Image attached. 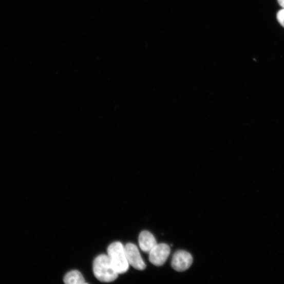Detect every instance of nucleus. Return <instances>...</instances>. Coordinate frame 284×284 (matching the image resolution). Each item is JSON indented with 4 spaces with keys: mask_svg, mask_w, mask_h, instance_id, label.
I'll return each instance as SVG.
<instances>
[{
    "mask_svg": "<svg viewBox=\"0 0 284 284\" xmlns=\"http://www.w3.org/2000/svg\"><path fill=\"white\" fill-rule=\"evenodd\" d=\"M93 270L96 277L101 282L113 281L117 279L119 275L110 258L105 254H101L96 258L93 262Z\"/></svg>",
    "mask_w": 284,
    "mask_h": 284,
    "instance_id": "f257e3e1",
    "label": "nucleus"
},
{
    "mask_svg": "<svg viewBox=\"0 0 284 284\" xmlns=\"http://www.w3.org/2000/svg\"><path fill=\"white\" fill-rule=\"evenodd\" d=\"M107 255L117 272L120 274L126 273L129 269L123 245L120 242H116L107 248Z\"/></svg>",
    "mask_w": 284,
    "mask_h": 284,
    "instance_id": "f03ea898",
    "label": "nucleus"
},
{
    "mask_svg": "<svg viewBox=\"0 0 284 284\" xmlns=\"http://www.w3.org/2000/svg\"><path fill=\"white\" fill-rule=\"evenodd\" d=\"M171 252L169 247L164 243L156 245L149 252V261L157 267L164 265Z\"/></svg>",
    "mask_w": 284,
    "mask_h": 284,
    "instance_id": "7ed1b4c3",
    "label": "nucleus"
},
{
    "mask_svg": "<svg viewBox=\"0 0 284 284\" xmlns=\"http://www.w3.org/2000/svg\"><path fill=\"white\" fill-rule=\"evenodd\" d=\"M126 257L129 264L135 269L143 271L146 264L143 260L138 247L132 243H127L124 247Z\"/></svg>",
    "mask_w": 284,
    "mask_h": 284,
    "instance_id": "20e7f679",
    "label": "nucleus"
},
{
    "mask_svg": "<svg viewBox=\"0 0 284 284\" xmlns=\"http://www.w3.org/2000/svg\"><path fill=\"white\" fill-rule=\"evenodd\" d=\"M193 261V257L190 253L185 251L180 250L173 255L171 265L174 270L182 272L191 267Z\"/></svg>",
    "mask_w": 284,
    "mask_h": 284,
    "instance_id": "39448f33",
    "label": "nucleus"
},
{
    "mask_svg": "<svg viewBox=\"0 0 284 284\" xmlns=\"http://www.w3.org/2000/svg\"><path fill=\"white\" fill-rule=\"evenodd\" d=\"M139 243L141 249L146 253H149L157 245V240L154 235L147 231H142L140 233Z\"/></svg>",
    "mask_w": 284,
    "mask_h": 284,
    "instance_id": "423d86ee",
    "label": "nucleus"
},
{
    "mask_svg": "<svg viewBox=\"0 0 284 284\" xmlns=\"http://www.w3.org/2000/svg\"><path fill=\"white\" fill-rule=\"evenodd\" d=\"M63 281L66 284H83L86 283L82 274L76 270L69 272L65 275Z\"/></svg>",
    "mask_w": 284,
    "mask_h": 284,
    "instance_id": "0eeeda50",
    "label": "nucleus"
},
{
    "mask_svg": "<svg viewBox=\"0 0 284 284\" xmlns=\"http://www.w3.org/2000/svg\"><path fill=\"white\" fill-rule=\"evenodd\" d=\"M277 19L280 25L284 28V9L278 11L277 14Z\"/></svg>",
    "mask_w": 284,
    "mask_h": 284,
    "instance_id": "6e6552de",
    "label": "nucleus"
},
{
    "mask_svg": "<svg viewBox=\"0 0 284 284\" xmlns=\"http://www.w3.org/2000/svg\"><path fill=\"white\" fill-rule=\"evenodd\" d=\"M279 5L284 9V0H277Z\"/></svg>",
    "mask_w": 284,
    "mask_h": 284,
    "instance_id": "1a4fd4ad",
    "label": "nucleus"
}]
</instances>
